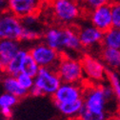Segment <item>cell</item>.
<instances>
[{"instance_id": "2", "label": "cell", "mask_w": 120, "mask_h": 120, "mask_svg": "<svg viewBox=\"0 0 120 120\" xmlns=\"http://www.w3.org/2000/svg\"><path fill=\"white\" fill-rule=\"evenodd\" d=\"M52 8L54 18L62 25H71L81 15V6L77 0H53Z\"/></svg>"}, {"instance_id": "26", "label": "cell", "mask_w": 120, "mask_h": 120, "mask_svg": "<svg viewBox=\"0 0 120 120\" xmlns=\"http://www.w3.org/2000/svg\"><path fill=\"white\" fill-rule=\"evenodd\" d=\"M23 26L29 27V28H39V21L37 19V16L35 13L34 14H29L27 16H24L21 18Z\"/></svg>"}, {"instance_id": "15", "label": "cell", "mask_w": 120, "mask_h": 120, "mask_svg": "<svg viewBox=\"0 0 120 120\" xmlns=\"http://www.w3.org/2000/svg\"><path fill=\"white\" fill-rule=\"evenodd\" d=\"M99 58L101 61L106 63L110 67H120V50L118 49L103 46L99 53Z\"/></svg>"}, {"instance_id": "30", "label": "cell", "mask_w": 120, "mask_h": 120, "mask_svg": "<svg viewBox=\"0 0 120 120\" xmlns=\"http://www.w3.org/2000/svg\"><path fill=\"white\" fill-rule=\"evenodd\" d=\"M106 120H120V115H118V114L115 113V114H113V115L108 117Z\"/></svg>"}, {"instance_id": "23", "label": "cell", "mask_w": 120, "mask_h": 120, "mask_svg": "<svg viewBox=\"0 0 120 120\" xmlns=\"http://www.w3.org/2000/svg\"><path fill=\"white\" fill-rule=\"evenodd\" d=\"M16 78H17L18 82L20 83V85L29 92L34 85V77L29 75V74H27L25 72H20L16 76Z\"/></svg>"}, {"instance_id": "18", "label": "cell", "mask_w": 120, "mask_h": 120, "mask_svg": "<svg viewBox=\"0 0 120 120\" xmlns=\"http://www.w3.org/2000/svg\"><path fill=\"white\" fill-rule=\"evenodd\" d=\"M40 68L41 67L36 63V61L34 59V57L29 52V54L27 55V57L25 59L23 69H22V72H25V73L29 74V75L35 77L36 74L39 71V70H40Z\"/></svg>"}, {"instance_id": "27", "label": "cell", "mask_w": 120, "mask_h": 120, "mask_svg": "<svg viewBox=\"0 0 120 120\" xmlns=\"http://www.w3.org/2000/svg\"><path fill=\"white\" fill-rule=\"evenodd\" d=\"M30 94H31L33 96H34V97H38V96H42L43 95L42 92L40 91V90L36 86H34V87L31 90H30Z\"/></svg>"}, {"instance_id": "9", "label": "cell", "mask_w": 120, "mask_h": 120, "mask_svg": "<svg viewBox=\"0 0 120 120\" xmlns=\"http://www.w3.org/2000/svg\"><path fill=\"white\" fill-rule=\"evenodd\" d=\"M80 62L83 67L84 73L90 80L102 81L104 80V75H106V69L104 65L100 62V60L89 54H84Z\"/></svg>"}, {"instance_id": "20", "label": "cell", "mask_w": 120, "mask_h": 120, "mask_svg": "<svg viewBox=\"0 0 120 120\" xmlns=\"http://www.w3.org/2000/svg\"><path fill=\"white\" fill-rule=\"evenodd\" d=\"M79 120H105V113L104 112H95L91 110L87 109L85 106L81 109L78 114Z\"/></svg>"}, {"instance_id": "17", "label": "cell", "mask_w": 120, "mask_h": 120, "mask_svg": "<svg viewBox=\"0 0 120 120\" xmlns=\"http://www.w3.org/2000/svg\"><path fill=\"white\" fill-rule=\"evenodd\" d=\"M102 46L120 50V29L112 27L108 32L104 33Z\"/></svg>"}, {"instance_id": "10", "label": "cell", "mask_w": 120, "mask_h": 120, "mask_svg": "<svg viewBox=\"0 0 120 120\" xmlns=\"http://www.w3.org/2000/svg\"><path fill=\"white\" fill-rule=\"evenodd\" d=\"M78 35L84 49H91L102 44L104 33L93 24L84 25L78 29Z\"/></svg>"}, {"instance_id": "16", "label": "cell", "mask_w": 120, "mask_h": 120, "mask_svg": "<svg viewBox=\"0 0 120 120\" xmlns=\"http://www.w3.org/2000/svg\"><path fill=\"white\" fill-rule=\"evenodd\" d=\"M54 105L63 115L69 117H76L84 106V100L81 98L71 103H54Z\"/></svg>"}, {"instance_id": "25", "label": "cell", "mask_w": 120, "mask_h": 120, "mask_svg": "<svg viewBox=\"0 0 120 120\" xmlns=\"http://www.w3.org/2000/svg\"><path fill=\"white\" fill-rule=\"evenodd\" d=\"M81 1L89 11H92L100 6L109 5L112 2V0H81Z\"/></svg>"}, {"instance_id": "5", "label": "cell", "mask_w": 120, "mask_h": 120, "mask_svg": "<svg viewBox=\"0 0 120 120\" xmlns=\"http://www.w3.org/2000/svg\"><path fill=\"white\" fill-rule=\"evenodd\" d=\"M23 28L21 18L9 10L0 13V38L20 40Z\"/></svg>"}, {"instance_id": "11", "label": "cell", "mask_w": 120, "mask_h": 120, "mask_svg": "<svg viewBox=\"0 0 120 120\" xmlns=\"http://www.w3.org/2000/svg\"><path fill=\"white\" fill-rule=\"evenodd\" d=\"M41 0H8V10L20 18L36 13Z\"/></svg>"}, {"instance_id": "32", "label": "cell", "mask_w": 120, "mask_h": 120, "mask_svg": "<svg viewBox=\"0 0 120 120\" xmlns=\"http://www.w3.org/2000/svg\"><path fill=\"white\" fill-rule=\"evenodd\" d=\"M116 114L120 115V105H118V107H117V111H116Z\"/></svg>"}, {"instance_id": "1", "label": "cell", "mask_w": 120, "mask_h": 120, "mask_svg": "<svg viewBox=\"0 0 120 120\" xmlns=\"http://www.w3.org/2000/svg\"><path fill=\"white\" fill-rule=\"evenodd\" d=\"M43 40L60 53H66V52H78L84 49L78 35V30L71 26L47 29L43 33Z\"/></svg>"}, {"instance_id": "8", "label": "cell", "mask_w": 120, "mask_h": 120, "mask_svg": "<svg viewBox=\"0 0 120 120\" xmlns=\"http://www.w3.org/2000/svg\"><path fill=\"white\" fill-rule=\"evenodd\" d=\"M90 22L103 33L112 28V17L111 5H104L90 11Z\"/></svg>"}, {"instance_id": "21", "label": "cell", "mask_w": 120, "mask_h": 120, "mask_svg": "<svg viewBox=\"0 0 120 120\" xmlns=\"http://www.w3.org/2000/svg\"><path fill=\"white\" fill-rule=\"evenodd\" d=\"M18 97L13 95L10 93L5 92L0 94V109L1 108H12L18 102Z\"/></svg>"}, {"instance_id": "29", "label": "cell", "mask_w": 120, "mask_h": 120, "mask_svg": "<svg viewBox=\"0 0 120 120\" xmlns=\"http://www.w3.org/2000/svg\"><path fill=\"white\" fill-rule=\"evenodd\" d=\"M8 10V0H0V13Z\"/></svg>"}, {"instance_id": "3", "label": "cell", "mask_w": 120, "mask_h": 120, "mask_svg": "<svg viewBox=\"0 0 120 120\" xmlns=\"http://www.w3.org/2000/svg\"><path fill=\"white\" fill-rule=\"evenodd\" d=\"M56 71L62 82L80 83L83 80L84 71L80 60L74 59L68 54L62 53L61 59L56 66Z\"/></svg>"}, {"instance_id": "13", "label": "cell", "mask_w": 120, "mask_h": 120, "mask_svg": "<svg viewBox=\"0 0 120 120\" xmlns=\"http://www.w3.org/2000/svg\"><path fill=\"white\" fill-rule=\"evenodd\" d=\"M2 86H3V89L5 92L15 95L18 98H23L30 93L29 91H27L26 89H24L20 85L16 76L10 75V74H6L3 77Z\"/></svg>"}, {"instance_id": "7", "label": "cell", "mask_w": 120, "mask_h": 120, "mask_svg": "<svg viewBox=\"0 0 120 120\" xmlns=\"http://www.w3.org/2000/svg\"><path fill=\"white\" fill-rule=\"evenodd\" d=\"M83 84L62 82L57 91L52 96L54 103H71L83 98Z\"/></svg>"}, {"instance_id": "19", "label": "cell", "mask_w": 120, "mask_h": 120, "mask_svg": "<svg viewBox=\"0 0 120 120\" xmlns=\"http://www.w3.org/2000/svg\"><path fill=\"white\" fill-rule=\"evenodd\" d=\"M41 36H43V34L40 32L39 28L24 27L20 41H35Z\"/></svg>"}, {"instance_id": "24", "label": "cell", "mask_w": 120, "mask_h": 120, "mask_svg": "<svg viewBox=\"0 0 120 120\" xmlns=\"http://www.w3.org/2000/svg\"><path fill=\"white\" fill-rule=\"evenodd\" d=\"M112 27L120 29V2H114L111 5Z\"/></svg>"}, {"instance_id": "28", "label": "cell", "mask_w": 120, "mask_h": 120, "mask_svg": "<svg viewBox=\"0 0 120 120\" xmlns=\"http://www.w3.org/2000/svg\"><path fill=\"white\" fill-rule=\"evenodd\" d=\"M12 108H1L0 111H1V114L6 117V118H10L12 114Z\"/></svg>"}, {"instance_id": "12", "label": "cell", "mask_w": 120, "mask_h": 120, "mask_svg": "<svg viewBox=\"0 0 120 120\" xmlns=\"http://www.w3.org/2000/svg\"><path fill=\"white\" fill-rule=\"evenodd\" d=\"M21 50L20 40L0 38V59L4 67Z\"/></svg>"}, {"instance_id": "31", "label": "cell", "mask_w": 120, "mask_h": 120, "mask_svg": "<svg viewBox=\"0 0 120 120\" xmlns=\"http://www.w3.org/2000/svg\"><path fill=\"white\" fill-rule=\"evenodd\" d=\"M2 70H4V65H3L2 61H1V59H0V71H1Z\"/></svg>"}, {"instance_id": "6", "label": "cell", "mask_w": 120, "mask_h": 120, "mask_svg": "<svg viewBox=\"0 0 120 120\" xmlns=\"http://www.w3.org/2000/svg\"><path fill=\"white\" fill-rule=\"evenodd\" d=\"M29 52L40 67H50L56 69L62 53L52 49L45 42L37 43L29 50Z\"/></svg>"}, {"instance_id": "4", "label": "cell", "mask_w": 120, "mask_h": 120, "mask_svg": "<svg viewBox=\"0 0 120 120\" xmlns=\"http://www.w3.org/2000/svg\"><path fill=\"white\" fill-rule=\"evenodd\" d=\"M61 84L62 80L54 68L41 67L34 77V86L42 92L43 95L52 96Z\"/></svg>"}, {"instance_id": "14", "label": "cell", "mask_w": 120, "mask_h": 120, "mask_svg": "<svg viewBox=\"0 0 120 120\" xmlns=\"http://www.w3.org/2000/svg\"><path fill=\"white\" fill-rule=\"evenodd\" d=\"M28 54H29V51L21 48V50L16 53V55L4 67V71L6 72V74L17 76L20 72H22L23 65Z\"/></svg>"}, {"instance_id": "22", "label": "cell", "mask_w": 120, "mask_h": 120, "mask_svg": "<svg viewBox=\"0 0 120 120\" xmlns=\"http://www.w3.org/2000/svg\"><path fill=\"white\" fill-rule=\"evenodd\" d=\"M106 76L112 85V89L113 90L114 94L117 96V99H118L119 105H120V83H119V80H118L117 76L115 75V73L108 69H106Z\"/></svg>"}]
</instances>
